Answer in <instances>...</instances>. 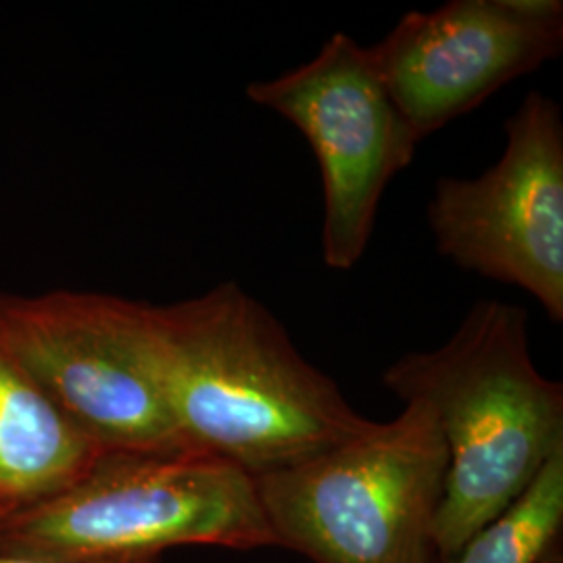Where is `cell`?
<instances>
[{"mask_svg":"<svg viewBox=\"0 0 563 563\" xmlns=\"http://www.w3.org/2000/svg\"><path fill=\"white\" fill-rule=\"evenodd\" d=\"M142 328L186 451L220 457L255 478L374 426L236 282L174 305L142 302Z\"/></svg>","mask_w":563,"mask_h":563,"instance_id":"6da1fadb","label":"cell"},{"mask_svg":"<svg viewBox=\"0 0 563 563\" xmlns=\"http://www.w3.org/2000/svg\"><path fill=\"white\" fill-rule=\"evenodd\" d=\"M0 563H71L59 560H44V558H30V555H13V553H0ZM99 563H162L159 558H141V560H121V562Z\"/></svg>","mask_w":563,"mask_h":563,"instance_id":"8fae6325","label":"cell"},{"mask_svg":"<svg viewBox=\"0 0 563 563\" xmlns=\"http://www.w3.org/2000/svg\"><path fill=\"white\" fill-rule=\"evenodd\" d=\"M246 97L309 142L322 178L323 263L353 269L372 241L384 190L420 144L386 92L369 46L336 32L301 67L251 81Z\"/></svg>","mask_w":563,"mask_h":563,"instance_id":"8992f818","label":"cell"},{"mask_svg":"<svg viewBox=\"0 0 563 563\" xmlns=\"http://www.w3.org/2000/svg\"><path fill=\"white\" fill-rule=\"evenodd\" d=\"M0 336L102 451H186L148 363L142 302L92 292L0 297Z\"/></svg>","mask_w":563,"mask_h":563,"instance_id":"5b68a950","label":"cell"},{"mask_svg":"<svg viewBox=\"0 0 563 563\" xmlns=\"http://www.w3.org/2000/svg\"><path fill=\"white\" fill-rule=\"evenodd\" d=\"M562 48V0H451L405 13L369 46L386 92L420 142Z\"/></svg>","mask_w":563,"mask_h":563,"instance_id":"ba28073f","label":"cell"},{"mask_svg":"<svg viewBox=\"0 0 563 563\" xmlns=\"http://www.w3.org/2000/svg\"><path fill=\"white\" fill-rule=\"evenodd\" d=\"M383 383L402 402L426 405L446 446L434 523L439 562L563 453V386L532 362L528 313L518 305L476 302L443 346L402 355Z\"/></svg>","mask_w":563,"mask_h":563,"instance_id":"7a4b0ae2","label":"cell"},{"mask_svg":"<svg viewBox=\"0 0 563 563\" xmlns=\"http://www.w3.org/2000/svg\"><path fill=\"white\" fill-rule=\"evenodd\" d=\"M444 474L432 411L405 402L395 420L253 481L276 544L313 563H439Z\"/></svg>","mask_w":563,"mask_h":563,"instance_id":"277c9868","label":"cell"},{"mask_svg":"<svg viewBox=\"0 0 563 563\" xmlns=\"http://www.w3.org/2000/svg\"><path fill=\"white\" fill-rule=\"evenodd\" d=\"M176 547H278L253 476L195 451L104 453L80 481L0 523V553L59 562L162 558Z\"/></svg>","mask_w":563,"mask_h":563,"instance_id":"3957f363","label":"cell"},{"mask_svg":"<svg viewBox=\"0 0 563 563\" xmlns=\"http://www.w3.org/2000/svg\"><path fill=\"white\" fill-rule=\"evenodd\" d=\"M563 453L522 495L439 563H562Z\"/></svg>","mask_w":563,"mask_h":563,"instance_id":"30bf717a","label":"cell"},{"mask_svg":"<svg viewBox=\"0 0 563 563\" xmlns=\"http://www.w3.org/2000/svg\"><path fill=\"white\" fill-rule=\"evenodd\" d=\"M104 453L0 336V523L80 481Z\"/></svg>","mask_w":563,"mask_h":563,"instance_id":"9c48e42d","label":"cell"},{"mask_svg":"<svg viewBox=\"0 0 563 563\" xmlns=\"http://www.w3.org/2000/svg\"><path fill=\"white\" fill-rule=\"evenodd\" d=\"M444 260L522 288L563 322L562 107L530 90L505 121L504 155L476 178L443 176L428 202Z\"/></svg>","mask_w":563,"mask_h":563,"instance_id":"52a82bcc","label":"cell"}]
</instances>
